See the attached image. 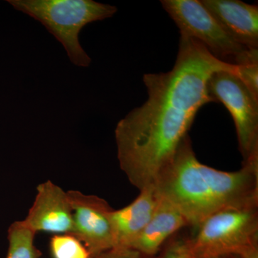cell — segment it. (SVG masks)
I'll use <instances>...</instances> for the list:
<instances>
[{
  "label": "cell",
  "instance_id": "5b68a950",
  "mask_svg": "<svg viewBox=\"0 0 258 258\" xmlns=\"http://www.w3.org/2000/svg\"><path fill=\"white\" fill-rule=\"evenodd\" d=\"M161 3L180 34L198 40L220 60L237 66L252 49L230 37L201 1L163 0Z\"/></svg>",
  "mask_w": 258,
  "mask_h": 258
},
{
  "label": "cell",
  "instance_id": "7a4b0ae2",
  "mask_svg": "<svg viewBox=\"0 0 258 258\" xmlns=\"http://www.w3.org/2000/svg\"><path fill=\"white\" fill-rule=\"evenodd\" d=\"M153 185L195 227L225 209L257 206L258 164L235 171L214 169L198 160L187 136Z\"/></svg>",
  "mask_w": 258,
  "mask_h": 258
},
{
  "label": "cell",
  "instance_id": "5bb4252c",
  "mask_svg": "<svg viewBox=\"0 0 258 258\" xmlns=\"http://www.w3.org/2000/svg\"><path fill=\"white\" fill-rule=\"evenodd\" d=\"M156 258H197L188 243L187 237L175 236L164 244Z\"/></svg>",
  "mask_w": 258,
  "mask_h": 258
},
{
  "label": "cell",
  "instance_id": "9c48e42d",
  "mask_svg": "<svg viewBox=\"0 0 258 258\" xmlns=\"http://www.w3.org/2000/svg\"><path fill=\"white\" fill-rule=\"evenodd\" d=\"M202 4L235 41L258 49V7L239 0H202Z\"/></svg>",
  "mask_w": 258,
  "mask_h": 258
},
{
  "label": "cell",
  "instance_id": "8992f818",
  "mask_svg": "<svg viewBox=\"0 0 258 258\" xmlns=\"http://www.w3.org/2000/svg\"><path fill=\"white\" fill-rule=\"evenodd\" d=\"M208 88L214 102L222 103L233 118L243 164H258V99L230 71L212 75Z\"/></svg>",
  "mask_w": 258,
  "mask_h": 258
},
{
  "label": "cell",
  "instance_id": "9a60e30c",
  "mask_svg": "<svg viewBox=\"0 0 258 258\" xmlns=\"http://www.w3.org/2000/svg\"><path fill=\"white\" fill-rule=\"evenodd\" d=\"M237 76L258 99V59L237 66Z\"/></svg>",
  "mask_w": 258,
  "mask_h": 258
},
{
  "label": "cell",
  "instance_id": "8fae6325",
  "mask_svg": "<svg viewBox=\"0 0 258 258\" xmlns=\"http://www.w3.org/2000/svg\"><path fill=\"white\" fill-rule=\"evenodd\" d=\"M186 227H189V223L181 212L160 198L150 221L131 247L156 257L171 237Z\"/></svg>",
  "mask_w": 258,
  "mask_h": 258
},
{
  "label": "cell",
  "instance_id": "ac0fdd59",
  "mask_svg": "<svg viewBox=\"0 0 258 258\" xmlns=\"http://www.w3.org/2000/svg\"><path fill=\"white\" fill-rule=\"evenodd\" d=\"M213 258H231V256H227V257H213Z\"/></svg>",
  "mask_w": 258,
  "mask_h": 258
},
{
  "label": "cell",
  "instance_id": "52a82bcc",
  "mask_svg": "<svg viewBox=\"0 0 258 258\" xmlns=\"http://www.w3.org/2000/svg\"><path fill=\"white\" fill-rule=\"evenodd\" d=\"M73 214L74 232L91 258L115 247L111 223L113 209L106 200L77 190L67 191Z\"/></svg>",
  "mask_w": 258,
  "mask_h": 258
},
{
  "label": "cell",
  "instance_id": "2e32d148",
  "mask_svg": "<svg viewBox=\"0 0 258 258\" xmlns=\"http://www.w3.org/2000/svg\"><path fill=\"white\" fill-rule=\"evenodd\" d=\"M92 258H156L146 255L132 247H113Z\"/></svg>",
  "mask_w": 258,
  "mask_h": 258
},
{
  "label": "cell",
  "instance_id": "30bf717a",
  "mask_svg": "<svg viewBox=\"0 0 258 258\" xmlns=\"http://www.w3.org/2000/svg\"><path fill=\"white\" fill-rule=\"evenodd\" d=\"M134 202L120 210L111 212L114 247H131L150 221L159 203L154 185L140 190Z\"/></svg>",
  "mask_w": 258,
  "mask_h": 258
},
{
  "label": "cell",
  "instance_id": "277c9868",
  "mask_svg": "<svg viewBox=\"0 0 258 258\" xmlns=\"http://www.w3.org/2000/svg\"><path fill=\"white\" fill-rule=\"evenodd\" d=\"M187 240L197 258L240 257L258 244V205L217 212L195 227Z\"/></svg>",
  "mask_w": 258,
  "mask_h": 258
},
{
  "label": "cell",
  "instance_id": "3957f363",
  "mask_svg": "<svg viewBox=\"0 0 258 258\" xmlns=\"http://www.w3.org/2000/svg\"><path fill=\"white\" fill-rule=\"evenodd\" d=\"M15 10L40 22L63 45L70 60L88 67L91 57L80 44L79 35L87 24L111 18L117 12L112 5L92 0H8Z\"/></svg>",
  "mask_w": 258,
  "mask_h": 258
},
{
  "label": "cell",
  "instance_id": "7c38bea8",
  "mask_svg": "<svg viewBox=\"0 0 258 258\" xmlns=\"http://www.w3.org/2000/svg\"><path fill=\"white\" fill-rule=\"evenodd\" d=\"M35 235L23 221L12 223L8 231L9 247L7 258H40L42 253L35 245Z\"/></svg>",
  "mask_w": 258,
  "mask_h": 258
},
{
  "label": "cell",
  "instance_id": "e0dca14e",
  "mask_svg": "<svg viewBox=\"0 0 258 258\" xmlns=\"http://www.w3.org/2000/svg\"><path fill=\"white\" fill-rule=\"evenodd\" d=\"M238 257L258 258V244L257 245L253 246V247H249L242 255H240V257Z\"/></svg>",
  "mask_w": 258,
  "mask_h": 258
},
{
  "label": "cell",
  "instance_id": "4fadbf2b",
  "mask_svg": "<svg viewBox=\"0 0 258 258\" xmlns=\"http://www.w3.org/2000/svg\"><path fill=\"white\" fill-rule=\"evenodd\" d=\"M50 249L52 258H91L86 246L71 234L54 235Z\"/></svg>",
  "mask_w": 258,
  "mask_h": 258
},
{
  "label": "cell",
  "instance_id": "6da1fadb",
  "mask_svg": "<svg viewBox=\"0 0 258 258\" xmlns=\"http://www.w3.org/2000/svg\"><path fill=\"white\" fill-rule=\"evenodd\" d=\"M223 71L237 74V66L220 60L198 40L180 34L173 69L144 75L147 101L129 112L115 130L120 169L139 191L154 184L187 137L200 108L214 102L208 82Z\"/></svg>",
  "mask_w": 258,
  "mask_h": 258
},
{
  "label": "cell",
  "instance_id": "d6986e66",
  "mask_svg": "<svg viewBox=\"0 0 258 258\" xmlns=\"http://www.w3.org/2000/svg\"><path fill=\"white\" fill-rule=\"evenodd\" d=\"M231 258H240L237 257V256H231Z\"/></svg>",
  "mask_w": 258,
  "mask_h": 258
},
{
  "label": "cell",
  "instance_id": "ba28073f",
  "mask_svg": "<svg viewBox=\"0 0 258 258\" xmlns=\"http://www.w3.org/2000/svg\"><path fill=\"white\" fill-rule=\"evenodd\" d=\"M22 221L35 233L45 232L55 235H73L74 214L67 191L50 180L39 184L31 208Z\"/></svg>",
  "mask_w": 258,
  "mask_h": 258
}]
</instances>
